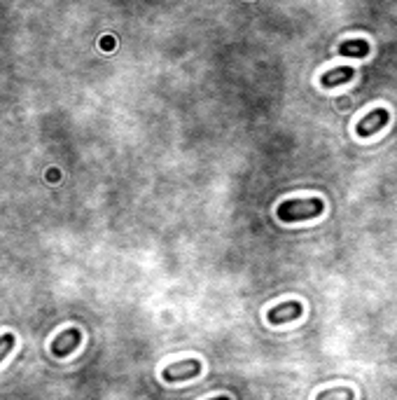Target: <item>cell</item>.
Wrapping results in <instances>:
<instances>
[{"label":"cell","mask_w":397,"mask_h":400,"mask_svg":"<svg viewBox=\"0 0 397 400\" xmlns=\"http://www.w3.org/2000/svg\"><path fill=\"white\" fill-rule=\"evenodd\" d=\"M323 211H325L323 199L311 197V199H290V202H283L276 213L283 222H302V220L318 218Z\"/></svg>","instance_id":"obj_1"},{"label":"cell","mask_w":397,"mask_h":400,"mask_svg":"<svg viewBox=\"0 0 397 400\" xmlns=\"http://www.w3.org/2000/svg\"><path fill=\"white\" fill-rule=\"evenodd\" d=\"M388 120H391V113L386 110V108H377V110L367 113L365 118L357 122V136L360 138H369L379 132V129H384L388 125Z\"/></svg>","instance_id":"obj_2"},{"label":"cell","mask_w":397,"mask_h":400,"mask_svg":"<svg viewBox=\"0 0 397 400\" xmlns=\"http://www.w3.org/2000/svg\"><path fill=\"white\" fill-rule=\"evenodd\" d=\"M198 372H201V363L194 358L189 360H180V363H171L164 367V379L166 382H185V379H192V377H196Z\"/></svg>","instance_id":"obj_3"},{"label":"cell","mask_w":397,"mask_h":400,"mask_svg":"<svg viewBox=\"0 0 397 400\" xmlns=\"http://www.w3.org/2000/svg\"><path fill=\"white\" fill-rule=\"evenodd\" d=\"M82 342V333L78 328H68L64 330L54 342H52V353H54L57 358H64L68 353H73L78 349V344Z\"/></svg>","instance_id":"obj_4"},{"label":"cell","mask_w":397,"mask_h":400,"mask_svg":"<svg viewBox=\"0 0 397 400\" xmlns=\"http://www.w3.org/2000/svg\"><path fill=\"white\" fill-rule=\"evenodd\" d=\"M302 314H304L302 302H297V299H292V302H283V304L273 307V309L269 312V321L273 323V326H280V323H288V321L300 319Z\"/></svg>","instance_id":"obj_5"},{"label":"cell","mask_w":397,"mask_h":400,"mask_svg":"<svg viewBox=\"0 0 397 400\" xmlns=\"http://www.w3.org/2000/svg\"><path fill=\"white\" fill-rule=\"evenodd\" d=\"M355 71L350 66H339V68H332L330 73H325L323 78H320V84H323L325 89H332V87H339V84L353 80Z\"/></svg>","instance_id":"obj_6"},{"label":"cell","mask_w":397,"mask_h":400,"mask_svg":"<svg viewBox=\"0 0 397 400\" xmlns=\"http://www.w3.org/2000/svg\"><path fill=\"white\" fill-rule=\"evenodd\" d=\"M339 54H341V57L362 59V57H367V54H369V42L362 40V38H357V40H346V42L339 45Z\"/></svg>","instance_id":"obj_7"},{"label":"cell","mask_w":397,"mask_h":400,"mask_svg":"<svg viewBox=\"0 0 397 400\" xmlns=\"http://www.w3.org/2000/svg\"><path fill=\"white\" fill-rule=\"evenodd\" d=\"M14 344H17V337H14L12 333H5L3 337H0V360H3L7 353L14 349Z\"/></svg>","instance_id":"obj_8"},{"label":"cell","mask_w":397,"mask_h":400,"mask_svg":"<svg viewBox=\"0 0 397 400\" xmlns=\"http://www.w3.org/2000/svg\"><path fill=\"white\" fill-rule=\"evenodd\" d=\"M332 396L353 398V391H348V389H330V391H320V394H318V398H332Z\"/></svg>","instance_id":"obj_9"}]
</instances>
